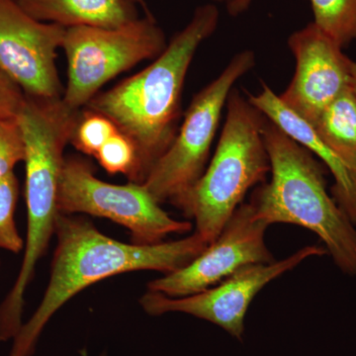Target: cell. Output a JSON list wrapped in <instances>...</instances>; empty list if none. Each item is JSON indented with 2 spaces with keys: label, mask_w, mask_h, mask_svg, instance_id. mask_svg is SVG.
Returning <instances> with one entry per match:
<instances>
[{
  "label": "cell",
  "mask_w": 356,
  "mask_h": 356,
  "mask_svg": "<svg viewBox=\"0 0 356 356\" xmlns=\"http://www.w3.org/2000/svg\"><path fill=\"white\" fill-rule=\"evenodd\" d=\"M21 8L41 22L65 28H117L137 19L131 0H16Z\"/></svg>",
  "instance_id": "obj_14"
},
{
  "label": "cell",
  "mask_w": 356,
  "mask_h": 356,
  "mask_svg": "<svg viewBox=\"0 0 356 356\" xmlns=\"http://www.w3.org/2000/svg\"><path fill=\"white\" fill-rule=\"evenodd\" d=\"M254 65V51L236 54L221 74L194 96L179 132L143 184L159 204L179 197L205 172L229 93Z\"/></svg>",
  "instance_id": "obj_7"
},
{
  "label": "cell",
  "mask_w": 356,
  "mask_h": 356,
  "mask_svg": "<svg viewBox=\"0 0 356 356\" xmlns=\"http://www.w3.org/2000/svg\"><path fill=\"white\" fill-rule=\"evenodd\" d=\"M312 126L356 182V95L353 88L344 90Z\"/></svg>",
  "instance_id": "obj_15"
},
{
  "label": "cell",
  "mask_w": 356,
  "mask_h": 356,
  "mask_svg": "<svg viewBox=\"0 0 356 356\" xmlns=\"http://www.w3.org/2000/svg\"><path fill=\"white\" fill-rule=\"evenodd\" d=\"M25 140L18 119L0 121V179L25 159Z\"/></svg>",
  "instance_id": "obj_20"
},
{
  "label": "cell",
  "mask_w": 356,
  "mask_h": 356,
  "mask_svg": "<svg viewBox=\"0 0 356 356\" xmlns=\"http://www.w3.org/2000/svg\"><path fill=\"white\" fill-rule=\"evenodd\" d=\"M166 46L163 30L149 15L117 28H67L62 48L67 58V83L63 100L81 110L115 76L158 58Z\"/></svg>",
  "instance_id": "obj_6"
},
{
  "label": "cell",
  "mask_w": 356,
  "mask_h": 356,
  "mask_svg": "<svg viewBox=\"0 0 356 356\" xmlns=\"http://www.w3.org/2000/svg\"><path fill=\"white\" fill-rule=\"evenodd\" d=\"M95 159L110 175H123L128 177L129 181L138 184L139 156L137 147L120 130L103 145Z\"/></svg>",
  "instance_id": "obj_17"
},
{
  "label": "cell",
  "mask_w": 356,
  "mask_h": 356,
  "mask_svg": "<svg viewBox=\"0 0 356 356\" xmlns=\"http://www.w3.org/2000/svg\"><path fill=\"white\" fill-rule=\"evenodd\" d=\"M296 70L283 104L314 125L321 114L346 89L351 88V60L343 49L310 23L288 40Z\"/></svg>",
  "instance_id": "obj_12"
},
{
  "label": "cell",
  "mask_w": 356,
  "mask_h": 356,
  "mask_svg": "<svg viewBox=\"0 0 356 356\" xmlns=\"http://www.w3.org/2000/svg\"><path fill=\"white\" fill-rule=\"evenodd\" d=\"M264 139L271 179L248 202L254 217L268 226L282 222L313 232L339 268L356 275V226L327 193L324 166L267 118Z\"/></svg>",
  "instance_id": "obj_3"
},
{
  "label": "cell",
  "mask_w": 356,
  "mask_h": 356,
  "mask_svg": "<svg viewBox=\"0 0 356 356\" xmlns=\"http://www.w3.org/2000/svg\"><path fill=\"white\" fill-rule=\"evenodd\" d=\"M131 1L134 2V3H140L144 4V0H131Z\"/></svg>",
  "instance_id": "obj_24"
},
{
  "label": "cell",
  "mask_w": 356,
  "mask_h": 356,
  "mask_svg": "<svg viewBox=\"0 0 356 356\" xmlns=\"http://www.w3.org/2000/svg\"><path fill=\"white\" fill-rule=\"evenodd\" d=\"M118 131L108 117L86 109L79 115L70 143L81 153L95 158L103 145Z\"/></svg>",
  "instance_id": "obj_19"
},
{
  "label": "cell",
  "mask_w": 356,
  "mask_h": 356,
  "mask_svg": "<svg viewBox=\"0 0 356 356\" xmlns=\"http://www.w3.org/2000/svg\"><path fill=\"white\" fill-rule=\"evenodd\" d=\"M314 24L341 49L356 39V0H310Z\"/></svg>",
  "instance_id": "obj_16"
},
{
  "label": "cell",
  "mask_w": 356,
  "mask_h": 356,
  "mask_svg": "<svg viewBox=\"0 0 356 356\" xmlns=\"http://www.w3.org/2000/svg\"><path fill=\"white\" fill-rule=\"evenodd\" d=\"M252 1V0H231L228 3L229 14H232V15H238V14L243 13L250 6Z\"/></svg>",
  "instance_id": "obj_22"
},
{
  "label": "cell",
  "mask_w": 356,
  "mask_h": 356,
  "mask_svg": "<svg viewBox=\"0 0 356 356\" xmlns=\"http://www.w3.org/2000/svg\"><path fill=\"white\" fill-rule=\"evenodd\" d=\"M247 97L269 121L325 163L334 178L332 198L356 226V182L343 161L320 139L313 126L287 108L266 83H262L259 93H248Z\"/></svg>",
  "instance_id": "obj_13"
},
{
  "label": "cell",
  "mask_w": 356,
  "mask_h": 356,
  "mask_svg": "<svg viewBox=\"0 0 356 356\" xmlns=\"http://www.w3.org/2000/svg\"><path fill=\"white\" fill-rule=\"evenodd\" d=\"M18 195L19 184L14 172L0 179V248L13 254H19L25 247L15 222Z\"/></svg>",
  "instance_id": "obj_18"
},
{
  "label": "cell",
  "mask_w": 356,
  "mask_h": 356,
  "mask_svg": "<svg viewBox=\"0 0 356 356\" xmlns=\"http://www.w3.org/2000/svg\"><path fill=\"white\" fill-rule=\"evenodd\" d=\"M216 152L189 191L172 201L195 221L196 233L209 245L243 202L247 192L270 172L264 139L266 117L234 88Z\"/></svg>",
  "instance_id": "obj_5"
},
{
  "label": "cell",
  "mask_w": 356,
  "mask_h": 356,
  "mask_svg": "<svg viewBox=\"0 0 356 356\" xmlns=\"http://www.w3.org/2000/svg\"><path fill=\"white\" fill-rule=\"evenodd\" d=\"M55 235L58 245L48 287L34 315L14 337L9 356H31L51 316L84 288L131 271L175 273L208 245L196 232L181 240L156 245L121 243L100 233L88 220L63 213L58 215Z\"/></svg>",
  "instance_id": "obj_1"
},
{
  "label": "cell",
  "mask_w": 356,
  "mask_h": 356,
  "mask_svg": "<svg viewBox=\"0 0 356 356\" xmlns=\"http://www.w3.org/2000/svg\"><path fill=\"white\" fill-rule=\"evenodd\" d=\"M26 97L22 89L0 72V121L17 118L24 106Z\"/></svg>",
  "instance_id": "obj_21"
},
{
  "label": "cell",
  "mask_w": 356,
  "mask_h": 356,
  "mask_svg": "<svg viewBox=\"0 0 356 356\" xmlns=\"http://www.w3.org/2000/svg\"><path fill=\"white\" fill-rule=\"evenodd\" d=\"M268 227L254 217L250 203L241 204L214 242L184 268L149 282V291L172 298L191 296L215 286L243 266L273 262L264 238Z\"/></svg>",
  "instance_id": "obj_10"
},
{
  "label": "cell",
  "mask_w": 356,
  "mask_h": 356,
  "mask_svg": "<svg viewBox=\"0 0 356 356\" xmlns=\"http://www.w3.org/2000/svg\"><path fill=\"white\" fill-rule=\"evenodd\" d=\"M327 252L324 248L308 245L282 261L243 266L219 285L191 296L172 298L149 290L140 298V303L149 315L161 316L170 312L188 314L208 321L236 339H242L245 316L259 292L309 257Z\"/></svg>",
  "instance_id": "obj_9"
},
{
  "label": "cell",
  "mask_w": 356,
  "mask_h": 356,
  "mask_svg": "<svg viewBox=\"0 0 356 356\" xmlns=\"http://www.w3.org/2000/svg\"><path fill=\"white\" fill-rule=\"evenodd\" d=\"M79 115L81 111L70 108L62 97L37 99L28 96L18 115L26 149L27 236L19 273L0 304V324L4 327L22 324L26 289L55 234L64 152L72 142Z\"/></svg>",
  "instance_id": "obj_4"
},
{
  "label": "cell",
  "mask_w": 356,
  "mask_h": 356,
  "mask_svg": "<svg viewBox=\"0 0 356 356\" xmlns=\"http://www.w3.org/2000/svg\"><path fill=\"white\" fill-rule=\"evenodd\" d=\"M350 74H351V81H350L351 88H353V92H355V95H356V62H353V60H351Z\"/></svg>",
  "instance_id": "obj_23"
},
{
  "label": "cell",
  "mask_w": 356,
  "mask_h": 356,
  "mask_svg": "<svg viewBox=\"0 0 356 356\" xmlns=\"http://www.w3.org/2000/svg\"><path fill=\"white\" fill-rule=\"evenodd\" d=\"M217 7H198L165 51L146 69L98 93L86 109L105 115L127 135L138 149V184H144L156 161L177 134L182 90L200 44L216 30Z\"/></svg>",
  "instance_id": "obj_2"
},
{
  "label": "cell",
  "mask_w": 356,
  "mask_h": 356,
  "mask_svg": "<svg viewBox=\"0 0 356 356\" xmlns=\"http://www.w3.org/2000/svg\"><path fill=\"white\" fill-rule=\"evenodd\" d=\"M58 207L63 214L76 213L106 218L127 228L132 243L151 245L165 236L188 233L192 224L170 217L143 184L116 185L95 177L83 159L65 158L60 175Z\"/></svg>",
  "instance_id": "obj_8"
},
{
  "label": "cell",
  "mask_w": 356,
  "mask_h": 356,
  "mask_svg": "<svg viewBox=\"0 0 356 356\" xmlns=\"http://www.w3.org/2000/svg\"><path fill=\"white\" fill-rule=\"evenodd\" d=\"M65 30L63 26L35 19L16 0H0V72L28 97H62L64 89L56 58Z\"/></svg>",
  "instance_id": "obj_11"
}]
</instances>
